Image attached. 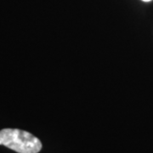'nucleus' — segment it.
Returning <instances> with one entry per match:
<instances>
[{"label": "nucleus", "mask_w": 153, "mask_h": 153, "mask_svg": "<svg viewBox=\"0 0 153 153\" xmlns=\"http://www.w3.org/2000/svg\"><path fill=\"white\" fill-rule=\"evenodd\" d=\"M1 145L18 153H38L42 143L32 134L17 128H4L0 130Z\"/></svg>", "instance_id": "nucleus-1"}, {"label": "nucleus", "mask_w": 153, "mask_h": 153, "mask_svg": "<svg viewBox=\"0 0 153 153\" xmlns=\"http://www.w3.org/2000/svg\"><path fill=\"white\" fill-rule=\"evenodd\" d=\"M144 2H150V1H152V0H142Z\"/></svg>", "instance_id": "nucleus-2"}]
</instances>
